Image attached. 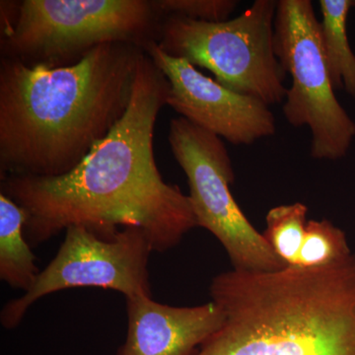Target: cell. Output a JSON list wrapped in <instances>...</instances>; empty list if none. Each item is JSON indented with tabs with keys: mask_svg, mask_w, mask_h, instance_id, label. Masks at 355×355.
<instances>
[{
	"mask_svg": "<svg viewBox=\"0 0 355 355\" xmlns=\"http://www.w3.org/2000/svg\"><path fill=\"white\" fill-rule=\"evenodd\" d=\"M170 85L144 51L127 112L80 164L64 176L1 178V191L24 209L37 247L69 226L101 232L139 227L164 253L198 227L190 198L167 183L154 156V128Z\"/></svg>",
	"mask_w": 355,
	"mask_h": 355,
	"instance_id": "6da1fadb",
	"label": "cell"
},
{
	"mask_svg": "<svg viewBox=\"0 0 355 355\" xmlns=\"http://www.w3.org/2000/svg\"><path fill=\"white\" fill-rule=\"evenodd\" d=\"M144 49L97 46L50 69L0 60V178L64 176L127 112Z\"/></svg>",
	"mask_w": 355,
	"mask_h": 355,
	"instance_id": "7a4b0ae2",
	"label": "cell"
},
{
	"mask_svg": "<svg viewBox=\"0 0 355 355\" xmlns=\"http://www.w3.org/2000/svg\"><path fill=\"white\" fill-rule=\"evenodd\" d=\"M224 323L193 355H355V254L323 266L233 268L210 284Z\"/></svg>",
	"mask_w": 355,
	"mask_h": 355,
	"instance_id": "3957f363",
	"label": "cell"
},
{
	"mask_svg": "<svg viewBox=\"0 0 355 355\" xmlns=\"http://www.w3.org/2000/svg\"><path fill=\"white\" fill-rule=\"evenodd\" d=\"M163 18L149 0L1 1V58L55 69L105 44L144 49L157 41Z\"/></svg>",
	"mask_w": 355,
	"mask_h": 355,
	"instance_id": "277c9868",
	"label": "cell"
},
{
	"mask_svg": "<svg viewBox=\"0 0 355 355\" xmlns=\"http://www.w3.org/2000/svg\"><path fill=\"white\" fill-rule=\"evenodd\" d=\"M277 1L256 0L237 17L205 22L167 16L157 43L167 55L209 70L216 81L268 106L286 100V72L275 55Z\"/></svg>",
	"mask_w": 355,
	"mask_h": 355,
	"instance_id": "5b68a950",
	"label": "cell"
},
{
	"mask_svg": "<svg viewBox=\"0 0 355 355\" xmlns=\"http://www.w3.org/2000/svg\"><path fill=\"white\" fill-rule=\"evenodd\" d=\"M273 46L292 79L282 108L287 123L309 128L313 158L345 157L355 139V123L335 94L310 0L277 1Z\"/></svg>",
	"mask_w": 355,
	"mask_h": 355,
	"instance_id": "8992f818",
	"label": "cell"
},
{
	"mask_svg": "<svg viewBox=\"0 0 355 355\" xmlns=\"http://www.w3.org/2000/svg\"><path fill=\"white\" fill-rule=\"evenodd\" d=\"M168 141L188 180L198 227L221 243L233 268L275 272L286 268L231 193L235 172L223 140L179 116L170 121Z\"/></svg>",
	"mask_w": 355,
	"mask_h": 355,
	"instance_id": "52a82bcc",
	"label": "cell"
},
{
	"mask_svg": "<svg viewBox=\"0 0 355 355\" xmlns=\"http://www.w3.org/2000/svg\"><path fill=\"white\" fill-rule=\"evenodd\" d=\"M153 252L141 228L100 232L87 226H69L55 258L29 291L3 306L0 322L12 330L40 299L67 289L97 287L120 292L125 299L153 296L148 270Z\"/></svg>",
	"mask_w": 355,
	"mask_h": 355,
	"instance_id": "ba28073f",
	"label": "cell"
},
{
	"mask_svg": "<svg viewBox=\"0 0 355 355\" xmlns=\"http://www.w3.org/2000/svg\"><path fill=\"white\" fill-rule=\"evenodd\" d=\"M144 51L167 78V105L182 118L235 146H251L277 132L266 103L224 87L186 60L167 55L156 42Z\"/></svg>",
	"mask_w": 355,
	"mask_h": 355,
	"instance_id": "9c48e42d",
	"label": "cell"
},
{
	"mask_svg": "<svg viewBox=\"0 0 355 355\" xmlns=\"http://www.w3.org/2000/svg\"><path fill=\"white\" fill-rule=\"evenodd\" d=\"M125 300L128 334L118 355H193L224 323L223 313L214 301L176 307L150 295Z\"/></svg>",
	"mask_w": 355,
	"mask_h": 355,
	"instance_id": "30bf717a",
	"label": "cell"
},
{
	"mask_svg": "<svg viewBox=\"0 0 355 355\" xmlns=\"http://www.w3.org/2000/svg\"><path fill=\"white\" fill-rule=\"evenodd\" d=\"M25 221L24 209L0 193V279L24 292L31 288L41 272L25 237Z\"/></svg>",
	"mask_w": 355,
	"mask_h": 355,
	"instance_id": "8fae6325",
	"label": "cell"
},
{
	"mask_svg": "<svg viewBox=\"0 0 355 355\" xmlns=\"http://www.w3.org/2000/svg\"><path fill=\"white\" fill-rule=\"evenodd\" d=\"M322 44L334 88L355 101V55L347 36V17L354 0H320Z\"/></svg>",
	"mask_w": 355,
	"mask_h": 355,
	"instance_id": "7c38bea8",
	"label": "cell"
},
{
	"mask_svg": "<svg viewBox=\"0 0 355 355\" xmlns=\"http://www.w3.org/2000/svg\"><path fill=\"white\" fill-rule=\"evenodd\" d=\"M307 205L302 202L279 205L266 214L263 238L286 266L297 265L307 228Z\"/></svg>",
	"mask_w": 355,
	"mask_h": 355,
	"instance_id": "4fadbf2b",
	"label": "cell"
},
{
	"mask_svg": "<svg viewBox=\"0 0 355 355\" xmlns=\"http://www.w3.org/2000/svg\"><path fill=\"white\" fill-rule=\"evenodd\" d=\"M352 254L347 235L342 229L328 219L309 220L296 266L323 268L345 260Z\"/></svg>",
	"mask_w": 355,
	"mask_h": 355,
	"instance_id": "5bb4252c",
	"label": "cell"
},
{
	"mask_svg": "<svg viewBox=\"0 0 355 355\" xmlns=\"http://www.w3.org/2000/svg\"><path fill=\"white\" fill-rule=\"evenodd\" d=\"M162 17L180 16L205 22L228 20L238 6L236 0H153Z\"/></svg>",
	"mask_w": 355,
	"mask_h": 355,
	"instance_id": "9a60e30c",
	"label": "cell"
},
{
	"mask_svg": "<svg viewBox=\"0 0 355 355\" xmlns=\"http://www.w3.org/2000/svg\"><path fill=\"white\" fill-rule=\"evenodd\" d=\"M354 8H355V0H354Z\"/></svg>",
	"mask_w": 355,
	"mask_h": 355,
	"instance_id": "2e32d148",
	"label": "cell"
}]
</instances>
